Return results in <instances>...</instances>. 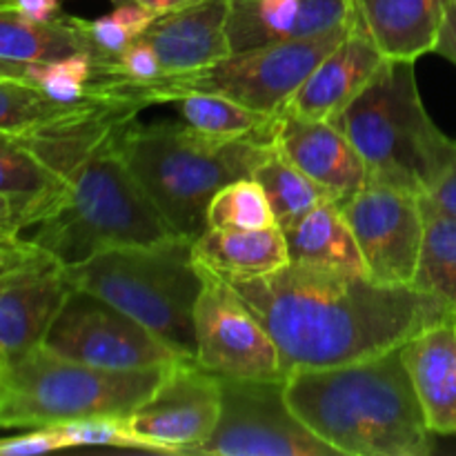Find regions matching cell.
I'll list each match as a JSON object with an SVG mask.
<instances>
[{"mask_svg":"<svg viewBox=\"0 0 456 456\" xmlns=\"http://www.w3.org/2000/svg\"><path fill=\"white\" fill-rule=\"evenodd\" d=\"M279 347L285 377L372 359L456 314L412 285L285 265L258 279H225Z\"/></svg>","mask_w":456,"mask_h":456,"instance_id":"6da1fadb","label":"cell"},{"mask_svg":"<svg viewBox=\"0 0 456 456\" xmlns=\"http://www.w3.org/2000/svg\"><path fill=\"white\" fill-rule=\"evenodd\" d=\"M285 401L337 454L428 456L435 450V432L423 417L401 346L356 363L289 372Z\"/></svg>","mask_w":456,"mask_h":456,"instance_id":"7a4b0ae2","label":"cell"},{"mask_svg":"<svg viewBox=\"0 0 456 456\" xmlns=\"http://www.w3.org/2000/svg\"><path fill=\"white\" fill-rule=\"evenodd\" d=\"M16 236L71 267L110 249L150 248L178 234L141 190L114 138L76 167L61 194Z\"/></svg>","mask_w":456,"mask_h":456,"instance_id":"3957f363","label":"cell"},{"mask_svg":"<svg viewBox=\"0 0 456 456\" xmlns=\"http://www.w3.org/2000/svg\"><path fill=\"white\" fill-rule=\"evenodd\" d=\"M116 150L174 234L194 240L205 230V212L221 187L252 178L272 154L274 141L214 138L185 123L141 125L116 136Z\"/></svg>","mask_w":456,"mask_h":456,"instance_id":"277c9868","label":"cell"},{"mask_svg":"<svg viewBox=\"0 0 456 456\" xmlns=\"http://www.w3.org/2000/svg\"><path fill=\"white\" fill-rule=\"evenodd\" d=\"M361 154L368 183L426 196L452 160L421 101L412 61H383L368 87L332 120Z\"/></svg>","mask_w":456,"mask_h":456,"instance_id":"5b68a950","label":"cell"},{"mask_svg":"<svg viewBox=\"0 0 456 456\" xmlns=\"http://www.w3.org/2000/svg\"><path fill=\"white\" fill-rule=\"evenodd\" d=\"M65 272L71 288L105 298L185 359H194V310L203 270L191 252V239L176 236L150 248L110 249Z\"/></svg>","mask_w":456,"mask_h":456,"instance_id":"8992f818","label":"cell"},{"mask_svg":"<svg viewBox=\"0 0 456 456\" xmlns=\"http://www.w3.org/2000/svg\"><path fill=\"white\" fill-rule=\"evenodd\" d=\"M167 368L105 370L45 346L0 363V428H52L89 417H129Z\"/></svg>","mask_w":456,"mask_h":456,"instance_id":"52a82bcc","label":"cell"},{"mask_svg":"<svg viewBox=\"0 0 456 456\" xmlns=\"http://www.w3.org/2000/svg\"><path fill=\"white\" fill-rule=\"evenodd\" d=\"M350 29L352 25L314 38L285 40L245 52H232L230 56L203 69L160 76L151 83L94 80L92 94L96 98H123L147 107L163 105L169 96L183 92H208L230 98L261 114L279 116L321 58L337 47Z\"/></svg>","mask_w":456,"mask_h":456,"instance_id":"ba28073f","label":"cell"},{"mask_svg":"<svg viewBox=\"0 0 456 456\" xmlns=\"http://www.w3.org/2000/svg\"><path fill=\"white\" fill-rule=\"evenodd\" d=\"M43 346L53 354L105 370L169 368L185 361L169 343L105 298L71 288Z\"/></svg>","mask_w":456,"mask_h":456,"instance_id":"9c48e42d","label":"cell"},{"mask_svg":"<svg viewBox=\"0 0 456 456\" xmlns=\"http://www.w3.org/2000/svg\"><path fill=\"white\" fill-rule=\"evenodd\" d=\"M218 377V374H216ZM221 381L216 430L190 454L216 456H332L337 450L307 430L285 401V379Z\"/></svg>","mask_w":456,"mask_h":456,"instance_id":"30bf717a","label":"cell"},{"mask_svg":"<svg viewBox=\"0 0 456 456\" xmlns=\"http://www.w3.org/2000/svg\"><path fill=\"white\" fill-rule=\"evenodd\" d=\"M203 270V289L194 310V361L227 379H285L279 347L248 303L223 276Z\"/></svg>","mask_w":456,"mask_h":456,"instance_id":"8fae6325","label":"cell"},{"mask_svg":"<svg viewBox=\"0 0 456 456\" xmlns=\"http://www.w3.org/2000/svg\"><path fill=\"white\" fill-rule=\"evenodd\" d=\"M221 417V381L194 359L169 365L150 399L127 417L147 452L190 454L212 436Z\"/></svg>","mask_w":456,"mask_h":456,"instance_id":"7c38bea8","label":"cell"},{"mask_svg":"<svg viewBox=\"0 0 456 456\" xmlns=\"http://www.w3.org/2000/svg\"><path fill=\"white\" fill-rule=\"evenodd\" d=\"M338 208L359 243L370 279L383 285H412L426 232L421 199L368 183Z\"/></svg>","mask_w":456,"mask_h":456,"instance_id":"4fadbf2b","label":"cell"},{"mask_svg":"<svg viewBox=\"0 0 456 456\" xmlns=\"http://www.w3.org/2000/svg\"><path fill=\"white\" fill-rule=\"evenodd\" d=\"M69 289L65 267L47 254L0 279V363L43 346Z\"/></svg>","mask_w":456,"mask_h":456,"instance_id":"5bb4252c","label":"cell"},{"mask_svg":"<svg viewBox=\"0 0 456 456\" xmlns=\"http://www.w3.org/2000/svg\"><path fill=\"white\" fill-rule=\"evenodd\" d=\"M354 22L352 0H230L232 52L314 38Z\"/></svg>","mask_w":456,"mask_h":456,"instance_id":"9a60e30c","label":"cell"},{"mask_svg":"<svg viewBox=\"0 0 456 456\" xmlns=\"http://www.w3.org/2000/svg\"><path fill=\"white\" fill-rule=\"evenodd\" d=\"M274 145L289 163L323 187L337 205L368 185L363 159L332 120L281 114Z\"/></svg>","mask_w":456,"mask_h":456,"instance_id":"2e32d148","label":"cell"},{"mask_svg":"<svg viewBox=\"0 0 456 456\" xmlns=\"http://www.w3.org/2000/svg\"><path fill=\"white\" fill-rule=\"evenodd\" d=\"M142 107L123 98H102L78 107L74 114L18 134V141L52 172L67 178L89 156L110 145L123 127L136 120Z\"/></svg>","mask_w":456,"mask_h":456,"instance_id":"e0dca14e","label":"cell"},{"mask_svg":"<svg viewBox=\"0 0 456 456\" xmlns=\"http://www.w3.org/2000/svg\"><path fill=\"white\" fill-rule=\"evenodd\" d=\"M383 61L386 58L377 45L352 22L346 38L321 58L294 92L283 114L307 120H334L368 87Z\"/></svg>","mask_w":456,"mask_h":456,"instance_id":"ac0fdd59","label":"cell"},{"mask_svg":"<svg viewBox=\"0 0 456 456\" xmlns=\"http://www.w3.org/2000/svg\"><path fill=\"white\" fill-rule=\"evenodd\" d=\"M227 13L230 0H196L176 12L156 16L142 38L159 53L163 76L203 69L230 56Z\"/></svg>","mask_w":456,"mask_h":456,"instance_id":"d6986e66","label":"cell"},{"mask_svg":"<svg viewBox=\"0 0 456 456\" xmlns=\"http://www.w3.org/2000/svg\"><path fill=\"white\" fill-rule=\"evenodd\" d=\"M401 354L430 430L456 436V321L426 328Z\"/></svg>","mask_w":456,"mask_h":456,"instance_id":"ffe728a7","label":"cell"},{"mask_svg":"<svg viewBox=\"0 0 456 456\" xmlns=\"http://www.w3.org/2000/svg\"><path fill=\"white\" fill-rule=\"evenodd\" d=\"M354 22L387 61L435 52L448 0H352Z\"/></svg>","mask_w":456,"mask_h":456,"instance_id":"44dd1931","label":"cell"},{"mask_svg":"<svg viewBox=\"0 0 456 456\" xmlns=\"http://www.w3.org/2000/svg\"><path fill=\"white\" fill-rule=\"evenodd\" d=\"M196 263L223 279H258L289 265L288 243L279 225L261 230L205 227L194 240Z\"/></svg>","mask_w":456,"mask_h":456,"instance_id":"7402d4cb","label":"cell"},{"mask_svg":"<svg viewBox=\"0 0 456 456\" xmlns=\"http://www.w3.org/2000/svg\"><path fill=\"white\" fill-rule=\"evenodd\" d=\"M283 234L292 265L370 279L359 243L337 203L319 205Z\"/></svg>","mask_w":456,"mask_h":456,"instance_id":"603a6c76","label":"cell"},{"mask_svg":"<svg viewBox=\"0 0 456 456\" xmlns=\"http://www.w3.org/2000/svg\"><path fill=\"white\" fill-rule=\"evenodd\" d=\"M76 52L92 53L85 18L61 13L49 22H36L22 16L12 0H0V58L47 62Z\"/></svg>","mask_w":456,"mask_h":456,"instance_id":"cb8c5ba5","label":"cell"},{"mask_svg":"<svg viewBox=\"0 0 456 456\" xmlns=\"http://www.w3.org/2000/svg\"><path fill=\"white\" fill-rule=\"evenodd\" d=\"M65 187V178L40 163L13 134L0 132V196L12 200L16 234Z\"/></svg>","mask_w":456,"mask_h":456,"instance_id":"d4e9b609","label":"cell"},{"mask_svg":"<svg viewBox=\"0 0 456 456\" xmlns=\"http://www.w3.org/2000/svg\"><path fill=\"white\" fill-rule=\"evenodd\" d=\"M163 105H172L181 123L194 132L214 138H263L274 141L279 116L261 114L240 102L208 92H183L169 96Z\"/></svg>","mask_w":456,"mask_h":456,"instance_id":"484cf974","label":"cell"},{"mask_svg":"<svg viewBox=\"0 0 456 456\" xmlns=\"http://www.w3.org/2000/svg\"><path fill=\"white\" fill-rule=\"evenodd\" d=\"M254 181L263 187L267 200L274 212L276 225L281 230H288L294 223L301 221L305 214L319 208L323 203H334L332 196L316 185L310 176L301 172L294 163H289L279 150H272V154L254 169Z\"/></svg>","mask_w":456,"mask_h":456,"instance_id":"4316f807","label":"cell"},{"mask_svg":"<svg viewBox=\"0 0 456 456\" xmlns=\"http://www.w3.org/2000/svg\"><path fill=\"white\" fill-rule=\"evenodd\" d=\"M423 214L426 232L412 288L444 301L456 314V216L436 212L426 205Z\"/></svg>","mask_w":456,"mask_h":456,"instance_id":"83f0119b","label":"cell"},{"mask_svg":"<svg viewBox=\"0 0 456 456\" xmlns=\"http://www.w3.org/2000/svg\"><path fill=\"white\" fill-rule=\"evenodd\" d=\"M83 105L87 102L62 105V102L52 101L31 80L0 78V132L4 134L18 136V134L31 132V129L74 114Z\"/></svg>","mask_w":456,"mask_h":456,"instance_id":"f1b7e54d","label":"cell"},{"mask_svg":"<svg viewBox=\"0 0 456 456\" xmlns=\"http://www.w3.org/2000/svg\"><path fill=\"white\" fill-rule=\"evenodd\" d=\"M205 225L218 230H261L276 225L265 191L254 178H240L221 187L209 200Z\"/></svg>","mask_w":456,"mask_h":456,"instance_id":"f546056e","label":"cell"},{"mask_svg":"<svg viewBox=\"0 0 456 456\" xmlns=\"http://www.w3.org/2000/svg\"><path fill=\"white\" fill-rule=\"evenodd\" d=\"M94 78H96V58L89 52H76L56 61L29 65L31 83L38 85L52 101L62 105L98 101L92 96Z\"/></svg>","mask_w":456,"mask_h":456,"instance_id":"4dcf8cb0","label":"cell"},{"mask_svg":"<svg viewBox=\"0 0 456 456\" xmlns=\"http://www.w3.org/2000/svg\"><path fill=\"white\" fill-rule=\"evenodd\" d=\"M156 13L134 0H118L116 7L96 20H85L92 56L96 62H105L118 56L129 43L141 38L154 22Z\"/></svg>","mask_w":456,"mask_h":456,"instance_id":"1f68e13d","label":"cell"},{"mask_svg":"<svg viewBox=\"0 0 456 456\" xmlns=\"http://www.w3.org/2000/svg\"><path fill=\"white\" fill-rule=\"evenodd\" d=\"M52 428L62 436L67 448L101 445V448H127L147 452L145 445L129 430L127 417H89L78 419V421L58 423Z\"/></svg>","mask_w":456,"mask_h":456,"instance_id":"d6a6232c","label":"cell"},{"mask_svg":"<svg viewBox=\"0 0 456 456\" xmlns=\"http://www.w3.org/2000/svg\"><path fill=\"white\" fill-rule=\"evenodd\" d=\"M65 448V441L53 428H34L27 435L0 439V456H29Z\"/></svg>","mask_w":456,"mask_h":456,"instance_id":"836d02e7","label":"cell"},{"mask_svg":"<svg viewBox=\"0 0 456 456\" xmlns=\"http://www.w3.org/2000/svg\"><path fill=\"white\" fill-rule=\"evenodd\" d=\"M421 203L426 208L436 209V212L456 216V151L445 172L435 183V187L426 196H421Z\"/></svg>","mask_w":456,"mask_h":456,"instance_id":"e575fe53","label":"cell"},{"mask_svg":"<svg viewBox=\"0 0 456 456\" xmlns=\"http://www.w3.org/2000/svg\"><path fill=\"white\" fill-rule=\"evenodd\" d=\"M43 256V252L36 248H31L29 243L20 239H13L12 243L0 248V279H3L7 272L16 270V267L25 265V263L34 261V258Z\"/></svg>","mask_w":456,"mask_h":456,"instance_id":"d590c367","label":"cell"},{"mask_svg":"<svg viewBox=\"0 0 456 456\" xmlns=\"http://www.w3.org/2000/svg\"><path fill=\"white\" fill-rule=\"evenodd\" d=\"M12 4L31 20L49 22L61 16L62 0H12Z\"/></svg>","mask_w":456,"mask_h":456,"instance_id":"8d00e7d4","label":"cell"},{"mask_svg":"<svg viewBox=\"0 0 456 456\" xmlns=\"http://www.w3.org/2000/svg\"><path fill=\"white\" fill-rule=\"evenodd\" d=\"M435 52L441 53L444 58H448V61H452L456 65V0H448L444 25H441L439 43H436Z\"/></svg>","mask_w":456,"mask_h":456,"instance_id":"74e56055","label":"cell"},{"mask_svg":"<svg viewBox=\"0 0 456 456\" xmlns=\"http://www.w3.org/2000/svg\"><path fill=\"white\" fill-rule=\"evenodd\" d=\"M134 3L142 4V7H147L150 12H154L156 16H163V13L176 12V9L187 7V4L196 3V0H134Z\"/></svg>","mask_w":456,"mask_h":456,"instance_id":"f35d334b","label":"cell"},{"mask_svg":"<svg viewBox=\"0 0 456 456\" xmlns=\"http://www.w3.org/2000/svg\"><path fill=\"white\" fill-rule=\"evenodd\" d=\"M0 234L16 236V212L12 200L0 196Z\"/></svg>","mask_w":456,"mask_h":456,"instance_id":"ab89813d","label":"cell"},{"mask_svg":"<svg viewBox=\"0 0 456 456\" xmlns=\"http://www.w3.org/2000/svg\"><path fill=\"white\" fill-rule=\"evenodd\" d=\"M29 65L31 62H16L0 58V78H20L29 80Z\"/></svg>","mask_w":456,"mask_h":456,"instance_id":"60d3db41","label":"cell"},{"mask_svg":"<svg viewBox=\"0 0 456 456\" xmlns=\"http://www.w3.org/2000/svg\"><path fill=\"white\" fill-rule=\"evenodd\" d=\"M13 239H18V236H9V234H0V248H4V245L12 243Z\"/></svg>","mask_w":456,"mask_h":456,"instance_id":"b9f144b4","label":"cell"},{"mask_svg":"<svg viewBox=\"0 0 456 456\" xmlns=\"http://www.w3.org/2000/svg\"><path fill=\"white\" fill-rule=\"evenodd\" d=\"M111 3H118V0H111Z\"/></svg>","mask_w":456,"mask_h":456,"instance_id":"7bdbcfd3","label":"cell"}]
</instances>
